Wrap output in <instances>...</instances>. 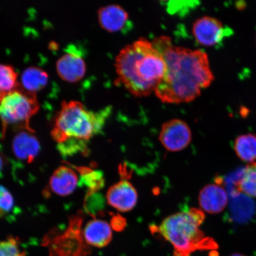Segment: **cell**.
<instances>
[{
    "label": "cell",
    "mask_w": 256,
    "mask_h": 256,
    "mask_svg": "<svg viewBox=\"0 0 256 256\" xmlns=\"http://www.w3.org/2000/svg\"><path fill=\"white\" fill-rule=\"evenodd\" d=\"M152 44L166 64L164 78L154 92L162 103H188L212 84L214 76L204 51L172 46L167 36L156 38Z\"/></svg>",
    "instance_id": "6da1fadb"
},
{
    "label": "cell",
    "mask_w": 256,
    "mask_h": 256,
    "mask_svg": "<svg viewBox=\"0 0 256 256\" xmlns=\"http://www.w3.org/2000/svg\"><path fill=\"white\" fill-rule=\"evenodd\" d=\"M115 67L116 82L137 98L154 92L166 72L162 54L146 38L124 48L116 58Z\"/></svg>",
    "instance_id": "7a4b0ae2"
},
{
    "label": "cell",
    "mask_w": 256,
    "mask_h": 256,
    "mask_svg": "<svg viewBox=\"0 0 256 256\" xmlns=\"http://www.w3.org/2000/svg\"><path fill=\"white\" fill-rule=\"evenodd\" d=\"M108 106L98 112L88 110L82 102L63 101L57 112L51 136L64 158L88 152V142L100 133L111 113Z\"/></svg>",
    "instance_id": "3957f363"
},
{
    "label": "cell",
    "mask_w": 256,
    "mask_h": 256,
    "mask_svg": "<svg viewBox=\"0 0 256 256\" xmlns=\"http://www.w3.org/2000/svg\"><path fill=\"white\" fill-rule=\"evenodd\" d=\"M206 218L202 210L191 208L187 212L172 214L162 220L160 226L152 228L170 243L174 256H190L195 252L216 248V243L207 238L200 229Z\"/></svg>",
    "instance_id": "277c9868"
},
{
    "label": "cell",
    "mask_w": 256,
    "mask_h": 256,
    "mask_svg": "<svg viewBox=\"0 0 256 256\" xmlns=\"http://www.w3.org/2000/svg\"><path fill=\"white\" fill-rule=\"evenodd\" d=\"M40 104L36 94L18 87L8 92H0V120L2 136L4 138L9 126L17 129L32 128L30 120L40 110Z\"/></svg>",
    "instance_id": "5b68a950"
},
{
    "label": "cell",
    "mask_w": 256,
    "mask_h": 256,
    "mask_svg": "<svg viewBox=\"0 0 256 256\" xmlns=\"http://www.w3.org/2000/svg\"><path fill=\"white\" fill-rule=\"evenodd\" d=\"M82 212L70 218L65 231L56 234L50 232L44 238V243L49 245L52 256H86L89 254L88 246L86 242L82 225Z\"/></svg>",
    "instance_id": "8992f818"
},
{
    "label": "cell",
    "mask_w": 256,
    "mask_h": 256,
    "mask_svg": "<svg viewBox=\"0 0 256 256\" xmlns=\"http://www.w3.org/2000/svg\"><path fill=\"white\" fill-rule=\"evenodd\" d=\"M192 138L188 124L181 120L174 119L162 124L159 140L168 152H178L190 145Z\"/></svg>",
    "instance_id": "52a82bcc"
},
{
    "label": "cell",
    "mask_w": 256,
    "mask_h": 256,
    "mask_svg": "<svg viewBox=\"0 0 256 256\" xmlns=\"http://www.w3.org/2000/svg\"><path fill=\"white\" fill-rule=\"evenodd\" d=\"M12 152L18 161L33 162L40 151V144L32 128L17 129L12 142Z\"/></svg>",
    "instance_id": "ba28073f"
},
{
    "label": "cell",
    "mask_w": 256,
    "mask_h": 256,
    "mask_svg": "<svg viewBox=\"0 0 256 256\" xmlns=\"http://www.w3.org/2000/svg\"><path fill=\"white\" fill-rule=\"evenodd\" d=\"M192 34L197 42L204 46H216L228 34L222 22L210 16H204L195 21Z\"/></svg>",
    "instance_id": "9c48e42d"
},
{
    "label": "cell",
    "mask_w": 256,
    "mask_h": 256,
    "mask_svg": "<svg viewBox=\"0 0 256 256\" xmlns=\"http://www.w3.org/2000/svg\"><path fill=\"white\" fill-rule=\"evenodd\" d=\"M56 67L60 78L70 82L79 81L86 72L85 60L74 48H70L58 60Z\"/></svg>",
    "instance_id": "30bf717a"
},
{
    "label": "cell",
    "mask_w": 256,
    "mask_h": 256,
    "mask_svg": "<svg viewBox=\"0 0 256 256\" xmlns=\"http://www.w3.org/2000/svg\"><path fill=\"white\" fill-rule=\"evenodd\" d=\"M108 204L122 212L130 211L136 206L138 194L129 181L122 180L108 188L106 194Z\"/></svg>",
    "instance_id": "8fae6325"
},
{
    "label": "cell",
    "mask_w": 256,
    "mask_h": 256,
    "mask_svg": "<svg viewBox=\"0 0 256 256\" xmlns=\"http://www.w3.org/2000/svg\"><path fill=\"white\" fill-rule=\"evenodd\" d=\"M79 184V177L75 170L67 166H60L51 176L48 190L60 196L71 194L76 190Z\"/></svg>",
    "instance_id": "7c38bea8"
},
{
    "label": "cell",
    "mask_w": 256,
    "mask_h": 256,
    "mask_svg": "<svg viewBox=\"0 0 256 256\" xmlns=\"http://www.w3.org/2000/svg\"><path fill=\"white\" fill-rule=\"evenodd\" d=\"M228 203V193L218 183L206 186L200 192L199 204L202 210L208 214L222 212Z\"/></svg>",
    "instance_id": "4fadbf2b"
},
{
    "label": "cell",
    "mask_w": 256,
    "mask_h": 256,
    "mask_svg": "<svg viewBox=\"0 0 256 256\" xmlns=\"http://www.w3.org/2000/svg\"><path fill=\"white\" fill-rule=\"evenodd\" d=\"M98 20L104 30L114 33L126 28L129 21V14L122 6L111 4L104 6L98 12Z\"/></svg>",
    "instance_id": "5bb4252c"
},
{
    "label": "cell",
    "mask_w": 256,
    "mask_h": 256,
    "mask_svg": "<svg viewBox=\"0 0 256 256\" xmlns=\"http://www.w3.org/2000/svg\"><path fill=\"white\" fill-rule=\"evenodd\" d=\"M111 228L110 224L105 220L98 219L90 220L83 230V236L86 242L92 247H106L112 241Z\"/></svg>",
    "instance_id": "9a60e30c"
},
{
    "label": "cell",
    "mask_w": 256,
    "mask_h": 256,
    "mask_svg": "<svg viewBox=\"0 0 256 256\" xmlns=\"http://www.w3.org/2000/svg\"><path fill=\"white\" fill-rule=\"evenodd\" d=\"M48 73L38 66H31L26 68L21 75L20 84L26 90L36 94L48 84Z\"/></svg>",
    "instance_id": "2e32d148"
},
{
    "label": "cell",
    "mask_w": 256,
    "mask_h": 256,
    "mask_svg": "<svg viewBox=\"0 0 256 256\" xmlns=\"http://www.w3.org/2000/svg\"><path fill=\"white\" fill-rule=\"evenodd\" d=\"M234 150L242 162L250 163L256 161V134H242L234 140Z\"/></svg>",
    "instance_id": "e0dca14e"
},
{
    "label": "cell",
    "mask_w": 256,
    "mask_h": 256,
    "mask_svg": "<svg viewBox=\"0 0 256 256\" xmlns=\"http://www.w3.org/2000/svg\"><path fill=\"white\" fill-rule=\"evenodd\" d=\"M72 168L80 176L78 185L88 188L87 194L96 193L103 187L104 180L100 172L83 166H73Z\"/></svg>",
    "instance_id": "ac0fdd59"
},
{
    "label": "cell",
    "mask_w": 256,
    "mask_h": 256,
    "mask_svg": "<svg viewBox=\"0 0 256 256\" xmlns=\"http://www.w3.org/2000/svg\"><path fill=\"white\" fill-rule=\"evenodd\" d=\"M236 186L238 192L249 197L256 198V162L248 164L243 170Z\"/></svg>",
    "instance_id": "d6986e66"
},
{
    "label": "cell",
    "mask_w": 256,
    "mask_h": 256,
    "mask_svg": "<svg viewBox=\"0 0 256 256\" xmlns=\"http://www.w3.org/2000/svg\"><path fill=\"white\" fill-rule=\"evenodd\" d=\"M18 74L9 64H0V92H8L18 87Z\"/></svg>",
    "instance_id": "ffe728a7"
},
{
    "label": "cell",
    "mask_w": 256,
    "mask_h": 256,
    "mask_svg": "<svg viewBox=\"0 0 256 256\" xmlns=\"http://www.w3.org/2000/svg\"><path fill=\"white\" fill-rule=\"evenodd\" d=\"M16 210L14 196L7 188L0 185V218H10Z\"/></svg>",
    "instance_id": "44dd1931"
},
{
    "label": "cell",
    "mask_w": 256,
    "mask_h": 256,
    "mask_svg": "<svg viewBox=\"0 0 256 256\" xmlns=\"http://www.w3.org/2000/svg\"><path fill=\"white\" fill-rule=\"evenodd\" d=\"M0 256H26L18 238L10 236L0 242Z\"/></svg>",
    "instance_id": "7402d4cb"
},
{
    "label": "cell",
    "mask_w": 256,
    "mask_h": 256,
    "mask_svg": "<svg viewBox=\"0 0 256 256\" xmlns=\"http://www.w3.org/2000/svg\"><path fill=\"white\" fill-rule=\"evenodd\" d=\"M7 163L6 158L2 152H0V178H1L3 175V172L4 170L5 166Z\"/></svg>",
    "instance_id": "603a6c76"
},
{
    "label": "cell",
    "mask_w": 256,
    "mask_h": 256,
    "mask_svg": "<svg viewBox=\"0 0 256 256\" xmlns=\"http://www.w3.org/2000/svg\"><path fill=\"white\" fill-rule=\"evenodd\" d=\"M230 256H245L242 255V254H233Z\"/></svg>",
    "instance_id": "cb8c5ba5"
}]
</instances>
